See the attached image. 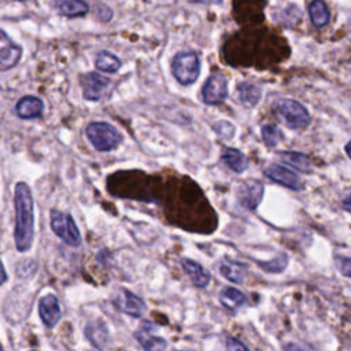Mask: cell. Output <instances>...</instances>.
Segmentation results:
<instances>
[{"label":"cell","mask_w":351,"mask_h":351,"mask_svg":"<svg viewBox=\"0 0 351 351\" xmlns=\"http://www.w3.org/2000/svg\"><path fill=\"white\" fill-rule=\"evenodd\" d=\"M226 351H248V348L234 337H228L225 341Z\"/></svg>","instance_id":"obj_28"},{"label":"cell","mask_w":351,"mask_h":351,"mask_svg":"<svg viewBox=\"0 0 351 351\" xmlns=\"http://www.w3.org/2000/svg\"><path fill=\"white\" fill-rule=\"evenodd\" d=\"M277 117L291 129H300L310 123L308 111L296 100L280 99L273 104Z\"/></svg>","instance_id":"obj_2"},{"label":"cell","mask_w":351,"mask_h":351,"mask_svg":"<svg viewBox=\"0 0 351 351\" xmlns=\"http://www.w3.org/2000/svg\"><path fill=\"white\" fill-rule=\"evenodd\" d=\"M108 84H110V80L96 71L84 74L81 78L84 97L86 100H92V101L99 100L103 96Z\"/></svg>","instance_id":"obj_10"},{"label":"cell","mask_w":351,"mask_h":351,"mask_svg":"<svg viewBox=\"0 0 351 351\" xmlns=\"http://www.w3.org/2000/svg\"><path fill=\"white\" fill-rule=\"evenodd\" d=\"M38 314H40V318H41L43 324L47 328L51 329V328L56 326L58 322L60 321V317H62L60 304H59L58 298L52 293L44 295L38 300Z\"/></svg>","instance_id":"obj_8"},{"label":"cell","mask_w":351,"mask_h":351,"mask_svg":"<svg viewBox=\"0 0 351 351\" xmlns=\"http://www.w3.org/2000/svg\"><path fill=\"white\" fill-rule=\"evenodd\" d=\"M55 7L64 16H82L89 11V7L82 0H55Z\"/></svg>","instance_id":"obj_17"},{"label":"cell","mask_w":351,"mask_h":351,"mask_svg":"<svg viewBox=\"0 0 351 351\" xmlns=\"http://www.w3.org/2000/svg\"><path fill=\"white\" fill-rule=\"evenodd\" d=\"M284 350H285V351H303V350H302L299 346H296L295 343H288V344H285Z\"/></svg>","instance_id":"obj_32"},{"label":"cell","mask_w":351,"mask_h":351,"mask_svg":"<svg viewBox=\"0 0 351 351\" xmlns=\"http://www.w3.org/2000/svg\"><path fill=\"white\" fill-rule=\"evenodd\" d=\"M239 99L245 106H255L261 99V89L258 85L250 82H241L237 86Z\"/></svg>","instance_id":"obj_22"},{"label":"cell","mask_w":351,"mask_h":351,"mask_svg":"<svg viewBox=\"0 0 351 351\" xmlns=\"http://www.w3.org/2000/svg\"><path fill=\"white\" fill-rule=\"evenodd\" d=\"M84 333L90 344L97 350H104L110 343V332L107 329V325L100 319L89 321L85 325Z\"/></svg>","instance_id":"obj_13"},{"label":"cell","mask_w":351,"mask_h":351,"mask_svg":"<svg viewBox=\"0 0 351 351\" xmlns=\"http://www.w3.org/2000/svg\"><path fill=\"white\" fill-rule=\"evenodd\" d=\"M261 132H262V138L267 147H276L282 140L281 130L271 125L262 126Z\"/></svg>","instance_id":"obj_26"},{"label":"cell","mask_w":351,"mask_h":351,"mask_svg":"<svg viewBox=\"0 0 351 351\" xmlns=\"http://www.w3.org/2000/svg\"><path fill=\"white\" fill-rule=\"evenodd\" d=\"M51 229L52 232L63 240L70 247L81 245V233L73 219L67 213L52 210L51 213Z\"/></svg>","instance_id":"obj_5"},{"label":"cell","mask_w":351,"mask_h":351,"mask_svg":"<svg viewBox=\"0 0 351 351\" xmlns=\"http://www.w3.org/2000/svg\"><path fill=\"white\" fill-rule=\"evenodd\" d=\"M258 265L261 269H263L267 273H281L285 270V267L288 265V256L285 254H280L276 258H273L270 261L259 262Z\"/></svg>","instance_id":"obj_25"},{"label":"cell","mask_w":351,"mask_h":351,"mask_svg":"<svg viewBox=\"0 0 351 351\" xmlns=\"http://www.w3.org/2000/svg\"><path fill=\"white\" fill-rule=\"evenodd\" d=\"M96 67L100 71L115 73L121 67V60L115 55H112L107 51H101L96 56Z\"/></svg>","instance_id":"obj_23"},{"label":"cell","mask_w":351,"mask_h":351,"mask_svg":"<svg viewBox=\"0 0 351 351\" xmlns=\"http://www.w3.org/2000/svg\"><path fill=\"white\" fill-rule=\"evenodd\" d=\"M112 303L119 311L134 318H138L145 313V303L143 299L125 288H119L114 293Z\"/></svg>","instance_id":"obj_6"},{"label":"cell","mask_w":351,"mask_h":351,"mask_svg":"<svg viewBox=\"0 0 351 351\" xmlns=\"http://www.w3.org/2000/svg\"><path fill=\"white\" fill-rule=\"evenodd\" d=\"M18 1H23V0H18Z\"/></svg>","instance_id":"obj_36"},{"label":"cell","mask_w":351,"mask_h":351,"mask_svg":"<svg viewBox=\"0 0 351 351\" xmlns=\"http://www.w3.org/2000/svg\"><path fill=\"white\" fill-rule=\"evenodd\" d=\"M0 351H3V348H1V346H0Z\"/></svg>","instance_id":"obj_35"},{"label":"cell","mask_w":351,"mask_h":351,"mask_svg":"<svg viewBox=\"0 0 351 351\" xmlns=\"http://www.w3.org/2000/svg\"><path fill=\"white\" fill-rule=\"evenodd\" d=\"M265 174L270 180H273V181H276V182H278V184H281V185H284L289 189H293V191H300L302 189L300 178L293 171L288 170L287 167H282L280 165H270V166L266 167Z\"/></svg>","instance_id":"obj_12"},{"label":"cell","mask_w":351,"mask_h":351,"mask_svg":"<svg viewBox=\"0 0 351 351\" xmlns=\"http://www.w3.org/2000/svg\"><path fill=\"white\" fill-rule=\"evenodd\" d=\"M85 134L97 151H111L122 140L119 132L107 122H92L88 125Z\"/></svg>","instance_id":"obj_3"},{"label":"cell","mask_w":351,"mask_h":351,"mask_svg":"<svg viewBox=\"0 0 351 351\" xmlns=\"http://www.w3.org/2000/svg\"><path fill=\"white\" fill-rule=\"evenodd\" d=\"M43 110H44V104L36 96H25L15 106V111L18 117L22 119L37 118L41 115Z\"/></svg>","instance_id":"obj_15"},{"label":"cell","mask_w":351,"mask_h":351,"mask_svg":"<svg viewBox=\"0 0 351 351\" xmlns=\"http://www.w3.org/2000/svg\"><path fill=\"white\" fill-rule=\"evenodd\" d=\"M219 300H221L223 307H226L228 310L234 311V310H237V308H240L241 306L245 304L247 298L241 291H239L236 288H232V287H228V288H223L221 291Z\"/></svg>","instance_id":"obj_20"},{"label":"cell","mask_w":351,"mask_h":351,"mask_svg":"<svg viewBox=\"0 0 351 351\" xmlns=\"http://www.w3.org/2000/svg\"><path fill=\"white\" fill-rule=\"evenodd\" d=\"M181 266L184 269V271L188 274V277L191 278V281L193 282L195 287L197 288H206L210 284V273L196 261L192 259H182L181 261Z\"/></svg>","instance_id":"obj_14"},{"label":"cell","mask_w":351,"mask_h":351,"mask_svg":"<svg viewBox=\"0 0 351 351\" xmlns=\"http://www.w3.org/2000/svg\"><path fill=\"white\" fill-rule=\"evenodd\" d=\"M222 160L234 173H243L248 167L245 155L236 148H225L222 152Z\"/></svg>","instance_id":"obj_18"},{"label":"cell","mask_w":351,"mask_h":351,"mask_svg":"<svg viewBox=\"0 0 351 351\" xmlns=\"http://www.w3.org/2000/svg\"><path fill=\"white\" fill-rule=\"evenodd\" d=\"M219 271L230 282L241 284L247 274V266L244 263L225 258L219 263Z\"/></svg>","instance_id":"obj_16"},{"label":"cell","mask_w":351,"mask_h":351,"mask_svg":"<svg viewBox=\"0 0 351 351\" xmlns=\"http://www.w3.org/2000/svg\"><path fill=\"white\" fill-rule=\"evenodd\" d=\"M228 96V81L226 78L217 73L207 78L203 89L202 97L206 104H219Z\"/></svg>","instance_id":"obj_7"},{"label":"cell","mask_w":351,"mask_h":351,"mask_svg":"<svg viewBox=\"0 0 351 351\" xmlns=\"http://www.w3.org/2000/svg\"><path fill=\"white\" fill-rule=\"evenodd\" d=\"M214 129L223 138H232V136L234 134V126L230 122H226V121L217 122L214 125Z\"/></svg>","instance_id":"obj_27"},{"label":"cell","mask_w":351,"mask_h":351,"mask_svg":"<svg viewBox=\"0 0 351 351\" xmlns=\"http://www.w3.org/2000/svg\"><path fill=\"white\" fill-rule=\"evenodd\" d=\"M134 336L144 348V351H165L167 347V341L163 337L155 336L149 333L147 329L137 330Z\"/></svg>","instance_id":"obj_19"},{"label":"cell","mask_w":351,"mask_h":351,"mask_svg":"<svg viewBox=\"0 0 351 351\" xmlns=\"http://www.w3.org/2000/svg\"><path fill=\"white\" fill-rule=\"evenodd\" d=\"M15 229L14 240L19 252L30 250L34 239V204L30 188L26 182H18L14 192Z\"/></svg>","instance_id":"obj_1"},{"label":"cell","mask_w":351,"mask_h":351,"mask_svg":"<svg viewBox=\"0 0 351 351\" xmlns=\"http://www.w3.org/2000/svg\"><path fill=\"white\" fill-rule=\"evenodd\" d=\"M346 152H347V155L351 158V140L347 143V145H346Z\"/></svg>","instance_id":"obj_34"},{"label":"cell","mask_w":351,"mask_h":351,"mask_svg":"<svg viewBox=\"0 0 351 351\" xmlns=\"http://www.w3.org/2000/svg\"><path fill=\"white\" fill-rule=\"evenodd\" d=\"M239 202L247 210H255L263 197V185L259 181H245L239 189Z\"/></svg>","instance_id":"obj_11"},{"label":"cell","mask_w":351,"mask_h":351,"mask_svg":"<svg viewBox=\"0 0 351 351\" xmlns=\"http://www.w3.org/2000/svg\"><path fill=\"white\" fill-rule=\"evenodd\" d=\"M21 56L22 48L0 29V70L12 69L19 62Z\"/></svg>","instance_id":"obj_9"},{"label":"cell","mask_w":351,"mask_h":351,"mask_svg":"<svg viewBox=\"0 0 351 351\" xmlns=\"http://www.w3.org/2000/svg\"><path fill=\"white\" fill-rule=\"evenodd\" d=\"M171 73L174 78L182 85L193 84L200 74L199 56L192 52H178L171 62Z\"/></svg>","instance_id":"obj_4"},{"label":"cell","mask_w":351,"mask_h":351,"mask_svg":"<svg viewBox=\"0 0 351 351\" xmlns=\"http://www.w3.org/2000/svg\"><path fill=\"white\" fill-rule=\"evenodd\" d=\"M339 269L343 276L351 278V258H340L339 259Z\"/></svg>","instance_id":"obj_29"},{"label":"cell","mask_w":351,"mask_h":351,"mask_svg":"<svg viewBox=\"0 0 351 351\" xmlns=\"http://www.w3.org/2000/svg\"><path fill=\"white\" fill-rule=\"evenodd\" d=\"M280 158H281L282 162L288 163L289 166H292L296 170H300V171H310L311 170L310 160L303 154H299V152H281Z\"/></svg>","instance_id":"obj_24"},{"label":"cell","mask_w":351,"mask_h":351,"mask_svg":"<svg viewBox=\"0 0 351 351\" xmlns=\"http://www.w3.org/2000/svg\"><path fill=\"white\" fill-rule=\"evenodd\" d=\"M308 14L315 27H322L329 22V11L322 0H313L308 5Z\"/></svg>","instance_id":"obj_21"},{"label":"cell","mask_w":351,"mask_h":351,"mask_svg":"<svg viewBox=\"0 0 351 351\" xmlns=\"http://www.w3.org/2000/svg\"><path fill=\"white\" fill-rule=\"evenodd\" d=\"M7 273H5V269H4V266H3V263H1V261H0V285H3L5 281H7Z\"/></svg>","instance_id":"obj_31"},{"label":"cell","mask_w":351,"mask_h":351,"mask_svg":"<svg viewBox=\"0 0 351 351\" xmlns=\"http://www.w3.org/2000/svg\"><path fill=\"white\" fill-rule=\"evenodd\" d=\"M192 3H199V4H219L222 0H189Z\"/></svg>","instance_id":"obj_33"},{"label":"cell","mask_w":351,"mask_h":351,"mask_svg":"<svg viewBox=\"0 0 351 351\" xmlns=\"http://www.w3.org/2000/svg\"><path fill=\"white\" fill-rule=\"evenodd\" d=\"M341 204H343V207H344L346 210L351 211V191L344 196V199L341 200Z\"/></svg>","instance_id":"obj_30"}]
</instances>
